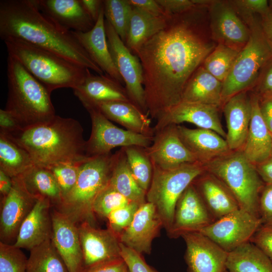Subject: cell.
Instances as JSON below:
<instances>
[{"instance_id": "cell-40", "label": "cell", "mask_w": 272, "mask_h": 272, "mask_svg": "<svg viewBox=\"0 0 272 272\" xmlns=\"http://www.w3.org/2000/svg\"><path fill=\"white\" fill-rule=\"evenodd\" d=\"M106 20L112 26L125 43L131 16L132 7L128 0L103 1Z\"/></svg>"}, {"instance_id": "cell-52", "label": "cell", "mask_w": 272, "mask_h": 272, "mask_svg": "<svg viewBox=\"0 0 272 272\" xmlns=\"http://www.w3.org/2000/svg\"><path fill=\"white\" fill-rule=\"evenodd\" d=\"M128 2L132 7L156 16H163L168 14L156 0H128Z\"/></svg>"}, {"instance_id": "cell-31", "label": "cell", "mask_w": 272, "mask_h": 272, "mask_svg": "<svg viewBox=\"0 0 272 272\" xmlns=\"http://www.w3.org/2000/svg\"><path fill=\"white\" fill-rule=\"evenodd\" d=\"M223 83L201 65L193 73L183 90L181 101L222 107Z\"/></svg>"}, {"instance_id": "cell-15", "label": "cell", "mask_w": 272, "mask_h": 272, "mask_svg": "<svg viewBox=\"0 0 272 272\" xmlns=\"http://www.w3.org/2000/svg\"><path fill=\"white\" fill-rule=\"evenodd\" d=\"M219 109L220 107L215 106L181 101L156 119L154 131L170 125L188 122L198 128L213 130L226 140V132L220 119Z\"/></svg>"}, {"instance_id": "cell-62", "label": "cell", "mask_w": 272, "mask_h": 272, "mask_svg": "<svg viewBox=\"0 0 272 272\" xmlns=\"http://www.w3.org/2000/svg\"><path fill=\"white\" fill-rule=\"evenodd\" d=\"M129 272V271H128Z\"/></svg>"}, {"instance_id": "cell-12", "label": "cell", "mask_w": 272, "mask_h": 272, "mask_svg": "<svg viewBox=\"0 0 272 272\" xmlns=\"http://www.w3.org/2000/svg\"><path fill=\"white\" fill-rule=\"evenodd\" d=\"M262 225L260 218L239 209L216 220L198 232L229 253L249 242Z\"/></svg>"}, {"instance_id": "cell-44", "label": "cell", "mask_w": 272, "mask_h": 272, "mask_svg": "<svg viewBox=\"0 0 272 272\" xmlns=\"http://www.w3.org/2000/svg\"><path fill=\"white\" fill-rule=\"evenodd\" d=\"M140 206L138 202L130 201L112 212L106 219L108 228L118 237L130 225Z\"/></svg>"}, {"instance_id": "cell-10", "label": "cell", "mask_w": 272, "mask_h": 272, "mask_svg": "<svg viewBox=\"0 0 272 272\" xmlns=\"http://www.w3.org/2000/svg\"><path fill=\"white\" fill-rule=\"evenodd\" d=\"M86 110L89 113L92 123L91 134L86 144V154L88 157L109 154L117 147L138 146L146 148L152 144L154 136L120 128L98 109Z\"/></svg>"}, {"instance_id": "cell-8", "label": "cell", "mask_w": 272, "mask_h": 272, "mask_svg": "<svg viewBox=\"0 0 272 272\" xmlns=\"http://www.w3.org/2000/svg\"><path fill=\"white\" fill-rule=\"evenodd\" d=\"M250 30V37L240 51L228 77L223 83V104L229 98L245 91L251 90L259 73L272 56V50L263 34L260 16H253L243 21Z\"/></svg>"}, {"instance_id": "cell-5", "label": "cell", "mask_w": 272, "mask_h": 272, "mask_svg": "<svg viewBox=\"0 0 272 272\" xmlns=\"http://www.w3.org/2000/svg\"><path fill=\"white\" fill-rule=\"evenodd\" d=\"M4 43L8 55L18 60L50 93L62 88L74 89L90 71L19 39H9Z\"/></svg>"}, {"instance_id": "cell-17", "label": "cell", "mask_w": 272, "mask_h": 272, "mask_svg": "<svg viewBox=\"0 0 272 272\" xmlns=\"http://www.w3.org/2000/svg\"><path fill=\"white\" fill-rule=\"evenodd\" d=\"M145 149L153 166L163 170L197 162L181 140L177 125L155 131L152 144Z\"/></svg>"}, {"instance_id": "cell-29", "label": "cell", "mask_w": 272, "mask_h": 272, "mask_svg": "<svg viewBox=\"0 0 272 272\" xmlns=\"http://www.w3.org/2000/svg\"><path fill=\"white\" fill-rule=\"evenodd\" d=\"M250 94L251 117L247 139L242 151L246 158L256 165L271 156L272 134L260 112L258 96L250 91Z\"/></svg>"}, {"instance_id": "cell-14", "label": "cell", "mask_w": 272, "mask_h": 272, "mask_svg": "<svg viewBox=\"0 0 272 272\" xmlns=\"http://www.w3.org/2000/svg\"><path fill=\"white\" fill-rule=\"evenodd\" d=\"M12 180L11 190L1 200L0 239L7 244L15 241L22 222L38 198L29 192L20 176Z\"/></svg>"}, {"instance_id": "cell-16", "label": "cell", "mask_w": 272, "mask_h": 272, "mask_svg": "<svg viewBox=\"0 0 272 272\" xmlns=\"http://www.w3.org/2000/svg\"><path fill=\"white\" fill-rule=\"evenodd\" d=\"M215 221L192 182L177 201L168 232L171 237L177 238L186 233L198 232Z\"/></svg>"}, {"instance_id": "cell-37", "label": "cell", "mask_w": 272, "mask_h": 272, "mask_svg": "<svg viewBox=\"0 0 272 272\" xmlns=\"http://www.w3.org/2000/svg\"><path fill=\"white\" fill-rule=\"evenodd\" d=\"M30 252L26 272H69L51 239Z\"/></svg>"}, {"instance_id": "cell-50", "label": "cell", "mask_w": 272, "mask_h": 272, "mask_svg": "<svg viewBox=\"0 0 272 272\" xmlns=\"http://www.w3.org/2000/svg\"><path fill=\"white\" fill-rule=\"evenodd\" d=\"M82 272H128L122 257L103 262L84 268Z\"/></svg>"}, {"instance_id": "cell-24", "label": "cell", "mask_w": 272, "mask_h": 272, "mask_svg": "<svg viewBox=\"0 0 272 272\" xmlns=\"http://www.w3.org/2000/svg\"><path fill=\"white\" fill-rule=\"evenodd\" d=\"M73 90L86 109L103 102H130L125 87L106 74L94 75L89 71L84 80Z\"/></svg>"}, {"instance_id": "cell-46", "label": "cell", "mask_w": 272, "mask_h": 272, "mask_svg": "<svg viewBox=\"0 0 272 272\" xmlns=\"http://www.w3.org/2000/svg\"><path fill=\"white\" fill-rule=\"evenodd\" d=\"M121 256L129 272H157L144 260L141 254L120 243Z\"/></svg>"}, {"instance_id": "cell-49", "label": "cell", "mask_w": 272, "mask_h": 272, "mask_svg": "<svg viewBox=\"0 0 272 272\" xmlns=\"http://www.w3.org/2000/svg\"><path fill=\"white\" fill-rule=\"evenodd\" d=\"M250 242L258 247L272 262V226L262 225Z\"/></svg>"}, {"instance_id": "cell-35", "label": "cell", "mask_w": 272, "mask_h": 272, "mask_svg": "<svg viewBox=\"0 0 272 272\" xmlns=\"http://www.w3.org/2000/svg\"><path fill=\"white\" fill-rule=\"evenodd\" d=\"M19 176L27 190L33 195L48 199L53 207L61 203V191L52 174L47 168L34 165Z\"/></svg>"}, {"instance_id": "cell-47", "label": "cell", "mask_w": 272, "mask_h": 272, "mask_svg": "<svg viewBox=\"0 0 272 272\" xmlns=\"http://www.w3.org/2000/svg\"><path fill=\"white\" fill-rule=\"evenodd\" d=\"M250 91L257 96L272 94V56L262 68L255 85Z\"/></svg>"}, {"instance_id": "cell-30", "label": "cell", "mask_w": 272, "mask_h": 272, "mask_svg": "<svg viewBox=\"0 0 272 272\" xmlns=\"http://www.w3.org/2000/svg\"><path fill=\"white\" fill-rule=\"evenodd\" d=\"M91 108L98 109L109 120L118 123L126 130L145 135H154L149 114L130 101L103 102Z\"/></svg>"}, {"instance_id": "cell-58", "label": "cell", "mask_w": 272, "mask_h": 272, "mask_svg": "<svg viewBox=\"0 0 272 272\" xmlns=\"http://www.w3.org/2000/svg\"><path fill=\"white\" fill-rule=\"evenodd\" d=\"M12 186V178L0 169V193L1 197L7 195L11 190Z\"/></svg>"}, {"instance_id": "cell-51", "label": "cell", "mask_w": 272, "mask_h": 272, "mask_svg": "<svg viewBox=\"0 0 272 272\" xmlns=\"http://www.w3.org/2000/svg\"><path fill=\"white\" fill-rule=\"evenodd\" d=\"M165 12L177 14L187 12L196 6L192 0H156Z\"/></svg>"}, {"instance_id": "cell-55", "label": "cell", "mask_w": 272, "mask_h": 272, "mask_svg": "<svg viewBox=\"0 0 272 272\" xmlns=\"http://www.w3.org/2000/svg\"><path fill=\"white\" fill-rule=\"evenodd\" d=\"M255 167L264 184H272V156Z\"/></svg>"}, {"instance_id": "cell-28", "label": "cell", "mask_w": 272, "mask_h": 272, "mask_svg": "<svg viewBox=\"0 0 272 272\" xmlns=\"http://www.w3.org/2000/svg\"><path fill=\"white\" fill-rule=\"evenodd\" d=\"M192 184L215 220L240 209L231 191L212 174L205 171Z\"/></svg>"}, {"instance_id": "cell-1", "label": "cell", "mask_w": 272, "mask_h": 272, "mask_svg": "<svg viewBox=\"0 0 272 272\" xmlns=\"http://www.w3.org/2000/svg\"><path fill=\"white\" fill-rule=\"evenodd\" d=\"M208 8L196 6L169 14L164 27L137 52L152 118L157 119L181 101L187 82L215 47L208 34Z\"/></svg>"}, {"instance_id": "cell-41", "label": "cell", "mask_w": 272, "mask_h": 272, "mask_svg": "<svg viewBox=\"0 0 272 272\" xmlns=\"http://www.w3.org/2000/svg\"><path fill=\"white\" fill-rule=\"evenodd\" d=\"M88 159L79 162L61 163L47 168L57 183L62 199L73 189L77 182L81 167Z\"/></svg>"}, {"instance_id": "cell-42", "label": "cell", "mask_w": 272, "mask_h": 272, "mask_svg": "<svg viewBox=\"0 0 272 272\" xmlns=\"http://www.w3.org/2000/svg\"><path fill=\"white\" fill-rule=\"evenodd\" d=\"M130 201L109 184L99 193L93 206L95 215L107 219L113 211L121 208Z\"/></svg>"}, {"instance_id": "cell-56", "label": "cell", "mask_w": 272, "mask_h": 272, "mask_svg": "<svg viewBox=\"0 0 272 272\" xmlns=\"http://www.w3.org/2000/svg\"><path fill=\"white\" fill-rule=\"evenodd\" d=\"M80 2L87 13L95 23L103 6V1L80 0Z\"/></svg>"}, {"instance_id": "cell-54", "label": "cell", "mask_w": 272, "mask_h": 272, "mask_svg": "<svg viewBox=\"0 0 272 272\" xmlns=\"http://www.w3.org/2000/svg\"><path fill=\"white\" fill-rule=\"evenodd\" d=\"M21 128L14 117L5 109L0 110V131L11 133Z\"/></svg>"}, {"instance_id": "cell-26", "label": "cell", "mask_w": 272, "mask_h": 272, "mask_svg": "<svg viewBox=\"0 0 272 272\" xmlns=\"http://www.w3.org/2000/svg\"><path fill=\"white\" fill-rule=\"evenodd\" d=\"M179 136L198 162L205 164L231 151L226 140L213 130L177 125Z\"/></svg>"}, {"instance_id": "cell-11", "label": "cell", "mask_w": 272, "mask_h": 272, "mask_svg": "<svg viewBox=\"0 0 272 272\" xmlns=\"http://www.w3.org/2000/svg\"><path fill=\"white\" fill-rule=\"evenodd\" d=\"M105 28L111 55L123 79L130 102L148 114L143 86V69L139 57L127 47L106 20Z\"/></svg>"}, {"instance_id": "cell-3", "label": "cell", "mask_w": 272, "mask_h": 272, "mask_svg": "<svg viewBox=\"0 0 272 272\" xmlns=\"http://www.w3.org/2000/svg\"><path fill=\"white\" fill-rule=\"evenodd\" d=\"M83 132L78 120L55 115L49 121L7 134L27 151L34 165L48 168L89 158Z\"/></svg>"}, {"instance_id": "cell-57", "label": "cell", "mask_w": 272, "mask_h": 272, "mask_svg": "<svg viewBox=\"0 0 272 272\" xmlns=\"http://www.w3.org/2000/svg\"><path fill=\"white\" fill-rule=\"evenodd\" d=\"M260 23L264 36L272 50V12L260 17Z\"/></svg>"}, {"instance_id": "cell-38", "label": "cell", "mask_w": 272, "mask_h": 272, "mask_svg": "<svg viewBox=\"0 0 272 272\" xmlns=\"http://www.w3.org/2000/svg\"><path fill=\"white\" fill-rule=\"evenodd\" d=\"M239 51L222 44H218L205 58L202 65L222 83L228 77Z\"/></svg>"}, {"instance_id": "cell-59", "label": "cell", "mask_w": 272, "mask_h": 272, "mask_svg": "<svg viewBox=\"0 0 272 272\" xmlns=\"http://www.w3.org/2000/svg\"><path fill=\"white\" fill-rule=\"evenodd\" d=\"M268 5L270 11L272 12V0L268 1Z\"/></svg>"}, {"instance_id": "cell-20", "label": "cell", "mask_w": 272, "mask_h": 272, "mask_svg": "<svg viewBox=\"0 0 272 272\" xmlns=\"http://www.w3.org/2000/svg\"><path fill=\"white\" fill-rule=\"evenodd\" d=\"M78 227L84 269L121 257L118 237L110 229H98L88 223H83Z\"/></svg>"}, {"instance_id": "cell-13", "label": "cell", "mask_w": 272, "mask_h": 272, "mask_svg": "<svg viewBox=\"0 0 272 272\" xmlns=\"http://www.w3.org/2000/svg\"><path fill=\"white\" fill-rule=\"evenodd\" d=\"M212 39L240 51L250 37V30L230 1H213L208 7Z\"/></svg>"}, {"instance_id": "cell-39", "label": "cell", "mask_w": 272, "mask_h": 272, "mask_svg": "<svg viewBox=\"0 0 272 272\" xmlns=\"http://www.w3.org/2000/svg\"><path fill=\"white\" fill-rule=\"evenodd\" d=\"M135 180L146 192L151 182L153 165L145 148L138 146L122 147Z\"/></svg>"}, {"instance_id": "cell-53", "label": "cell", "mask_w": 272, "mask_h": 272, "mask_svg": "<svg viewBox=\"0 0 272 272\" xmlns=\"http://www.w3.org/2000/svg\"><path fill=\"white\" fill-rule=\"evenodd\" d=\"M261 116L272 134V94L258 96Z\"/></svg>"}, {"instance_id": "cell-9", "label": "cell", "mask_w": 272, "mask_h": 272, "mask_svg": "<svg viewBox=\"0 0 272 272\" xmlns=\"http://www.w3.org/2000/svg\"><path fill=\"white\" fill-rule=\"evenodd\" d=\"M205 171L203 164L198 162L186 163L169 170L153 166V175L146 193V200L154 205L167 231L172 225L180 196Z\"/></svg>"}, {"instance_id": "cell-18", "label": "cell", "mask_w": 272, "mask_h": 272, "mask_svg": "<svg viewBox=\"0 0 272 272\" xmlns=\"http://www.w3.org/2000/svg\"><path fill=\"white\" fill-rule=\"evenodd\" d=\"M186 244L185 259L188 272H224L228 252L198 232L181 236Z\"/></svg>"}, {"instance_id": "cell-32", "label": "cell", "mask_w": 272, "mask_h": 272, "mask_svg": "<svg viewBox=\"0 0 272 272\" xmlns=\"http://www.w3.org/2000/svg\"><path fill=\"white\" fill-rule=\"evenodd\" d=\"M169 14L156 16L132 7L125 44L133 54L135 55L148 40L164 27Z\"/></svg>"}, {"instance_id": "cell-34", "label": "cell", "mask_w": 272, "mask_h": 272, "mask_svg": "<svg viewBox=\"0 0 272 272\" xmlns=\"http://www.w3.org/2000/svg\"><path fill=\"white\" fill-rule=\"evenodd\" d=\"M226 266L229 272H272L271 260L250 241L228 253Z\"/></svg>"}, {"instance_id": "cell-25", "label": "cell", "mask_w": 272, "mask_h": 272, "mask_svg": "<svg viewBox=\"0 0 272 272\" xmlns=\"http://www.w3.org/2000/svg\"><path fill=\"white\" fill-rule=\"evenodd\" d=\"M103 6L93 28L86 32L72 31L92 59L105 73L120 84L123 79L117 70L107 44Z\"/></svg>"}, {"instance_id": "cell-22", "label": "cell", "mask_w": 272, "mask_h": 272, "mask_svg": "<svg viewBox=\"0 0 272 272\" xmlns=\"http://www.w3.org/2000/svg\"><path fill=\"white\" fill-rule=\"evenodd\" d=\"M51 201L38 197L33 208L22 222L13 244L20 248L31 250L51 239L52 225Z\"/></svg>"}, {"instance_id": "cell-7", "label": "cell", "mask_w": 272, "mask_h": 272, "mask_svg": "<svg viewBox=\"0 0 272 272\" xmlns=\"http://www.w3.org/2000/svg\"><path fill=\"white\" fill-rule=\"evenodd\" d=\"M203 165L207 172L227 186L240 209L260 218L259 199L264 183L255 165L246 158L242 150L231 151Z\"/></svg>"}, {"instance_id": "cell-4", "label": "cell", "mask_w": 272, "mask_h": 272, "mask_svg": "<svg viewBox=\"0 0 272 272\" xmlns=\"http://www.w3.org/2000/svg\"><path fill=\"white\" fill-rule=\"evenodd\" d=\"M8 93L5 109L21 128L49 121L56 115L51 93L15 58L8 55Z\"/></svg>"}, {"instance_id": "cell-60", "label": "cell", "mask_w": 272, "mask_h": 272, "mask_svg": "<svg viewBox=\"0 0 272 272\" xmlns=\"http://www.w3.org/2000/svg\"><path fill=\"white\" fill-rule=\"evenodd\" d=\"M224 272H229L227 270H225Z\"/></svg>"}, {"instance_id": "cell-45", "label": "cell", "mask_w": 272, "mask_h": 272, "mask_svg": "<svg viewBox=\"0 0 272 272\" xmlns=\"http://www.w3.org/2000/svg\"><path fill=\"white\" fill-rule=\"evenodd\" d=\"M230 1L243 21L255 15L261 17L270 12L268 1L232 0Z\"/></svg>"}, {"instance_id": "cell-6", "label": "cell", "mask_w": 272, "mask_h": 272, "mask_svg": "<svg viewBox=\"0 0 272 272\" xmlns=\"http://www.w3.org/2000/svg\"><path fill=\"white\" fill-rule=\"evenodd\" d=\"M112 161L111 153L89 157L82 164L73 189L54 208L78 226L88 223L95 226L93 203L99 193L109 183Z\"/></svg>"}, {"instance_id": "cell-23", "label": "cell", "mask_w": 272, "mask_h": 272, "mask_svg": "<svg viewBox=\"0 0 272 272\" xmlns=\"http://www.w3.org/2000/svg\"><path fill=\"white\" fill-rule=\"evenodd\" d=\"M226 121V140L231 151L242 150L245 143L251 117L250 91L237 93L223 104Z\"/></svg>"}, {"instance_id": "cell-36", "label": "cell", "mask_w": 272, "mask_h": 272, "mask_svg": "<svg viewBox=\"0 0 272 272\" xmlns=\"http://www.w3.org/2000/svg\"><path fill=\"white\" fill-rule=\"evenodd\" d=\"M33 165L27 151L8 134L0 131V169L14 178Z\"/></svg>"}, {"instance_id": "cell-43", "label": "cell", "mask_w": 272, "mask_h": 272, "mask_svg": "<svg viewBox=\"0 0 272 272\" xmlns=\"http://www.w3.org/2000/svg\"><path fill=\"white\" fill-rule=\"evenodd\" d=\"M14 244L0 241V272H26L28 258Z\"/></svg>"}, {"instance_id": "cell-27", "label": "cell", "mask_w": 272, "mask_h": 272, "mask_svg": "<svg viewBox=\"0 0 272 272\" xmlns=\"http://www.w3.org/2000/svg\"><path fill=\"white\" fill-rule=\"evenodd\" d=\"M39 10L57 24L69 30L86 32L95 22L80 0H34Z\"/></svg>"}, {"instance_id": "cell-19", "label": "cell", "mask_w": 272, "mask_h": 272, "mask_svg": "<svg viewBox=\"0 0 272 272\" xmlns=\"http://www.w3.org/2000/svg\"><path fill=\"white\" fill-rule=\"evenodd\" d=\"M51 216V239L57 251L69 272H82L84 260L78 225L53 207Z\"/></svg>"}, {"instance_id": "cell-61", "label": "cell", "mask_w": 272, "mask_h": 272, "mask_svg": "<svg viewBox=\"0 0 272 272\" xmlns=\"http://www.w3.org/2000/svg\"><path fill=\"white\" fill-rule=\"evenodd\" d=\"M271 156H272V152H271Z\"/></svg>"}, {"instance_id": "cell-2", "label": "cell", "mask_w": 272, "mask_h": 272, "mask_svg": "<svg viewBox=\"0 0 272 272\" xmlns=\"http://www.w3.org/2000/svg\"><path fill=\"white\" fill-rule=\"evenodd\" d=\"M0 37L4 41L12 38L23 40L103 75L72 31L42 13L34 0L0 1Z\"/></svg>"}, {"instance_id": "cell-21", "label": "cell", "mask_w": 272, "mask_h": 272, "mask_svg": "<svg viewBox=\"0 0 272 272\" xmlns=\"http://www.w3.org/2000/svg\"><path fill=\"white\" fill-rule=\"evenodd\" d=\"M163 225L154 205L146 201L141 205L132 222L118 238L121 243L140 254H150L152 241Z\"/></svg>"}, {"instance_id": "cell-33", "label": "cell", "mask_w": 272, "mask_h": 272, "mask_svg": "<svg viewBox=\"0 0 272 272\" xmlns=\"http://www.w3.org/2000/svg\"><path fill=\"white\" fill-rule=\"evenodd\" d=\"M109 184L129 200L142 204L146 201L147 192L133 177L122 148L113 154Z\"/></svg>"}, {"instance_id": "cell-48", "label": "cell", "mask_w": 272, "mask_h": 272, "mask_svg": "<svg viewBox=\"0 0 272 272\" xmlns=\"http://www.w3.org/2000/svg\"><path fill=\"white\" fill-rule=\"evenodd\" d=\"M259 214L262 225L272 226V184H264L261 191Z\"/></svg>"}]
</instances>
